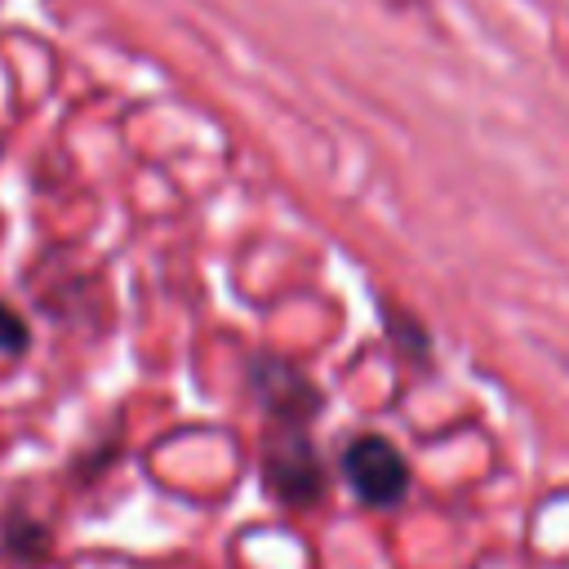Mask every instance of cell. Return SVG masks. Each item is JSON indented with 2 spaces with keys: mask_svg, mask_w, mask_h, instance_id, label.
<instances>
[{
  "mask_svg": "<svg viewBox=\"0 0 569 569\" xmlns=\"http://www.w3.org/2000/svg\"><path fill=\"white\" fill-rule=\"evenodd\" d=\"M249 387H253L267 422H302V427H311L320 418V409H325V391L311 382V373L298 369L284 356H271V351H258L249 360Z\"/></svg>",
  "mask_w": 569,
  "mask_h": 569,
  "instance_id": "cell-3",
  "label": "cell"
},
{
  "mask_svg": "<svg viewBox=\"0 0 569 569\" xmlns=\"http://www.w3.org/2000/svg\"><path fill=\"white\" fill-rule=\"evenodd\" d=\"M378 316H382V329H387V338L400 356H409L413 365H431V333L413 311H400L391 298H382Z\"/></svg>",
  "mask_w": 569,
  "mask_h": 569,
  "instance_id": "cell-5",
  "label": "cell"
},
{
  "mask_svg": "<svg viewBox=\"0 0 569 569\" xmlns=\"http://www.w3.org/2000/svg\"><path fill=\"white\" fill-rule=\"evenodd\" d=\"M0 551L18 565V569H44L53 560V533L49 525H40L31 511L9 507L0 516Z\"/></svg>",
  "mask_w": 569,
  "mask_h": 569,
  "instance_id": "cell-4",
  "label": "cell"
},
{
  "mask_svg": "<svg viewBox=\"0 0 569 569\" xmlns=\"http://www.w3.org/2000/svg\"><path fill=\"white\" fill-rule=\"evenodd\" d=\"M262 485L280 507H316L329 489V467L302 422H267L262 431Z\"/></svg>",
  "mask_w": 569,
  "mask_h": 569,
  "instance_id": "cell-1",
  "label": "cell"
},
{
  "mask_svg": "<svg viewBox=\"0 0 569 569\" xmlns=\"http://www.w3.org/2000/svg\"><path fill=\"white\" fill-rule=\"evenodd\" d=\"M342 480L373 511H396L413 485L405 453L387 436H356L342 449Z\"/></svg>",
  "mask_w": 569,
  "mask_h": 569,
  "instance_id": "cell-2",
  "label": "cell"
},
{
  "mask_svg": "<svg viewBox=\"0 0 569 569\" xmlns=\"http://www.w3.org/2000/svg\"><path fill=\"white\" fill-rule=\"evenodd\" d=\"M27 342H31L27 320H22L9 302H0V356H22V351H27Z\"/></svg>",
  "mask_w": 569,
  "mask_h": 569,
  "instance_id": "cell-6",
  "label": "cell"
}]
</instances>
